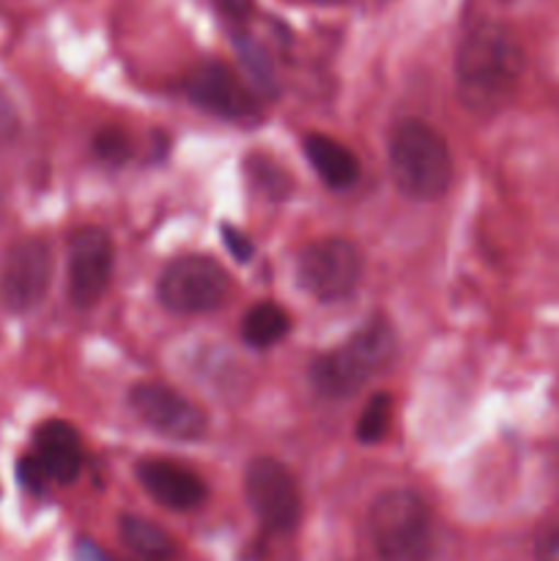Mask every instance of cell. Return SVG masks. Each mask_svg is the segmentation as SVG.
<instances>
[{"label":"cell","mask_w":559,"mask_h":561,"mask_svg":"<svg viewBox=\"0 0 559 561\" xmlns=\"http://www.w3.org/2000/svg\"><path fill=\"white\" fill-rule=\"evenodd\" d=\"M524 47L510 27L480 22L455 53V80L466 107L491 113L507 104L524 77Z\"/></svg>","instance_id":"1"},{"label":"cell","mask_w":559,"mask_h":561,"mask_svg":"<svg viewBox=\"0 0 559 561\" xmlns=\"http://www.w3.org/2000/svg\"><path fill=\"white\" fill-rule=\"evenodd\" d=\"M389 175L400 195L417 203H431L447 195L453 184V151L436 126L420 118H406L389 135Z\"/></svg>","instance_id":"2"},{"label":"cell","mask_w":559,"mask_h":561,"mask_svg":"<svg viewBox=\"0 0 559 561\" xmlns=\"http://www.w3.org/2000/svg\"><path fill=\"white\" fill-rule=\"evenodd\" d=\"M367 535L381 561H433L436 526L420 493L389 488L367 510Z\"/></svg>","instance_id":"3"},{"label":"cell","mask_w":559,"mask_h":561,"mask_svg":"<svg viewBox=\"0 0 559 561\" xmlns=\"http://www.w3.org/2000/svg\"><path fill=\"white\" fill-rule=\"evenodd\" d=\"M395 356L392 323L370 318L340 348L321 354L310 367L312 387L321 398L343 400L360 392Z\"/></svg>","instance_id":"4"},{"label":"cell","mask_w":559,"mask_h":561,"mask_svg":"<svg viewBox=\"0 0 559 561\" xmlns=\"http://www.w3.org/2000/svg\"><path fill=\"white\" fill-rule=\"evenodd\" d=\"M365 277V255L349 239H318L296 257V279L318 301H343Z\"/></svg>","instance_id":"5"},{"label":"cell","mask_w":559,"mask_h":561,"mask_svg":"<svg viewBox=\"0 0 559 561\" xmlns=\"http://www.w3.org/2000/svg\"><path fill=\"white\" fill-rule=\"evenodd\" d=\"M230 277L214 257L184 255L170 263L157 285L162 307L175 316H203L225 305Z\"/></svg>","instance_id":"6"},{"label":"cell","mask_w":559,"mask_h":561,"mask_svg":"<svg viewBox=\"0 0 559 561\" xmlns=\"http://www.w3.org/2000/svg\"><path fill=\"white\" fill-rule=\"evenodd\" d=\"M244 493L258 524L272 535H290L301 520V491L294 471L277 458H255L247 466Z\"/></svg>","instance_id":"7"},{"label":"cell","mask_w":559,"mask_h":561,"mask_svg":"<svg viewBox=\"0 0 559 561\" xmlns=\"http://www.w3.org/2000/svg\"><path fill=\"white\" fill-rule=\"evenodd\" d=\"M53 285V250L44 239H22L5 252L0 266V301L5 310L31 312Z\"/></svg>","instance_id":"8"},{"label":"cell","mask_w":559,"mask_h":561,"mask_svg":"<svg viewBox=\"0 0 559 561\" xmlns=\"http://www.w3.org/2000/svg\"><path fill=\"white\" fill-rule=\"evenodd\" d=\"M129 405L137 420L146 422L159 436L175 438V442H195L208 431V416L203 414L201 405H195L186 394L168 383H135L129 392Z\"/></svg>","instance_id":"9"},{"label":"cell","mask_w":559,"mask_h":561,"mask_svg":"<svg viewBox=\"0 0 559 561\" xmlns=\"http://www.w3.org/2000/svg\"><path fill=\"white\" fill-rule=\"evenodd\" d=\"M115 247L104 228L88 225L71 236L69 244V299L71 305L88 310L104 296L113 274Z\"/></svg>","instance_id":"10"},{"label":"cell","mask_w":559,"mask_h":561,"mask_svg":"<svg viewBox=\"0 0 559 561\" xmlns=\"http://www.w3.org/2000/svg\"><path fill=\"white\" fill-rule=\"evenodd\" d=\"M184 91L195 107L225 121H255L258 99L225 64H203L190 71Z\"/></svg>","instance_id":"11"},{"label":"cell","mask_w":559,"mask_h":561,"mask_svg":"<svg viewBox=\"0 0 559 561\" xmlns=\"http://www.w3.org/2000/svg\"><path fill=\"white\" fill-rule=\"evenodd\" d=\"M137 480H140L142 491L162 507L175 510V513H186L206 502L208 491L206 482L190 471L186 466L173 463V460H142L137 466Z\"/></svg>","instance_id":"12"},{"label":"cell","mask_w":559,"mask_h":561,"mask_svg":"<svg viewBox=\"0 0 559 561\" xmlns=\"http://www.w3.org/2000/svg\"><path fill=\"white\" fill-rule=\"evenodd\" d=\"M33 458L42 463L44 474L49 482H60L69 485L77 480L82 469V444L80 433L69 425V422L49 420L36 427L33 436Z\"/></svg>","instance_id":"13"},{"label":"cell","mask_w":559,"mask_h":561,"mask_svg":"<svg viewBox=\"0 0 559 561\" xmlns=\"http://www.w3.org/2000/svg\"><path fill=\"white\" fill-rule=\"evenodd\" d=\"M305 153L318 179L332 190H349L360 179V159L349 146L327 135H307Z\"/></svg>","instance_id":"14"},{"label":"cell","mask_w":559,"mask_h":561,"mask_svg":"<svg viewBox=\"0 0 559 561\" xmlns=\"http://www.w3.org/2000/svg\"><path fill=\"white\" fill-rule=\"evenodd\" d=\"M121 540L126 542L135 557L142 561H170L175 553L173 537L153 520L140 518V515H124L118 524Z\"/></svg>","instance_id":"15"},{"label":"cell","mask_w":559,"mask_h":561,"mask_svg":"<svg viewBox=\"0 0 559 561\" xmlns=\"http://www.w3.org/2000/svg\"><path fill=\"white\" fill-rule=\"evenodd\" d=\"M290 318L283 307L272 305V301H263V305H255L241 321V337H244L247 345L252 348H272L274 343L288 334Z\"/></svg>","instance_id":"16"},{"label":"cell","mask_w":559,"mask_h":561,"mask_svg":"<svg viewBox=\"0 0 559 561\" xmlns=\"http://www.w3.org/2000/svg\"><path fill=\"white\" fill-rule=\"evenodd\" d=\"M389 416H392V400L387 394H373L370 403L365 405L360 416V425H356V436L365 444L381 442L384 433L389 427Z\"/></svg>","instance_id":"17"},{"label":"cell","mask_w":559,"mask_h":561,"mask_svg":"<svg viewBox=\"0 0 559 561\" xmlns=\"http://www.w3.org/2000/svg\"><path fill=\"white\" fill-rule=\"evenodd\" d=\"M535 561H559V510L548 513L537 526Z\"/></svg>","instance_id":"18"},{"label":"cell","mask_w":559,"mask_h":561,"mask_svg":"<svg viewBox=\"0 0 559 561\" xmlns=\"http://www.w3.org/2000/svg\"><path fill=\"white\" fill-rule=\"evenodd\" d=\"M96 153L104 162H124L129 157V140L118 129H104L96 137Z\"/></svg>","instance_id":"19"},{"label":"cell","mask_w":559,"mask_h":561,"mask_svg":"<svg viewBox=\"0 0 559 561\" xmlns=\"http://www.w3.org/2000/svg\"><path fill=\"white\" fill-rule=\"evenodd\" d=\"M16 474H20V482L27 488V491L33 493H42L44 485H47V474H44L42 463H38L33 455H27V458L20 460V466H16Z\"/></svg>","instance_id":"20"},{"label":"cell","mask_w":559,"mask_h":561,"mask_svg":"<svg viewBox=\"0 0 559 561\" xmlns=\"http://www.w3.org/2000/svg\"><path fill=\"white\" fill-rule=\"evenodd\" d=\"M16 131H20V113H16L9 93L0 88V142L14 140Z\"/></svg>","instance_id":"21"},{"label":"cell","mask_w":559,"mask_h":561,"mask_svg":"<svg viewBox=\"0 0 559 561\" xmlns=\"http://www.w3.org/2000/svg\"><path fill=\"white\" fill-rule=\"evenodd\" d=\"M241 58H244V64L250 66L252 77H255L258 82H261L263 88H272L274 77H272V64L266 60V55L261 53L258 47H241Z\"/></svg>","instance_id":"22"},{"label":"cell","mask_w":559,"mask_h":561,"mask_svg":"<svg viewBox=\"0 0 559 561\" xmlns=\"http://www.w3.org/2000/svg\"><path fill=\"white\" fill-rule=\"evenodd\" d=\"M225 244H228V250L233 252V255L239 257V261H250V255H252V244H250V241L244 239V236L239 233V230L225 228Z\"/></svg>","instance_id":"23"},{"label":"cell","mask_w":559,"mask_h":561,"mask_svg":"<svg viewBox=\"0 0 559 561\" xmlns=\"http://www.w3.org/2000/svg\"><path fill=\"white\" fill-rule=\"evenodd\" d=\"M214 3H217V9L223 11V14L233 16V20H241V16L250 14L252 9L250 0H214Z\"/></svg>","instance_id":"24"},{"label":"cell","mask_w":559,"mask_h":561,"mask_svg":"<svg viewBox=\"0 0 559 561\" xmlns=\"http://www.w3.org/2000/svg\"><path fill=\"white\" fill-rule=\"evenodd\" d=\"M77 561H110L91 540L77 542Z\"/></svg>","instance_id":"25"},{"label":"cell","mask_w":559,"mask_h":561,"mask_svg":"<svg viewBox=\"0 0 559 561\" xmlns=\"http://www.w3.org/2000/svg\"><path fill=\"white\" fill-rule=\"evenodd\" d=\"M301 3H312V5H338L343 0H301Z\"/></svg>","instance_id":"26"}]
</instances>
